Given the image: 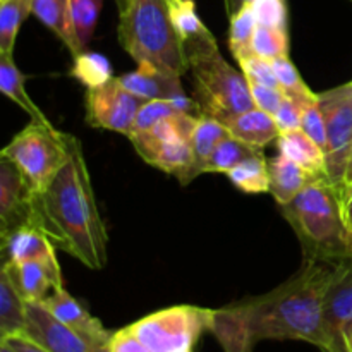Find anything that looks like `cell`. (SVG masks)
<instances>
[{
    "label": "cell",
    "instance_id": "1",
    "mask_svg": "<svg viewBox=\"0 0 352 352\" xmlns=\"http://www.w3.org/2000/svg\"><path fill=\"white\" fill-rule=\"evenodd\" d=\"M339 263L305 260L287 282L260 298L213 315L212 330L226 352H251L260 340H305L325 349L323 302Z\"/></svg>",
    "mask_w": 352,
    "mask_h": 352
},
{
    "label": "cell",
    "instance_id": "2",
    "mask_svg": "<svg viewBox=\"0 0 352 352\" xmlns=\"http://www.w3.org/2000/svg\"><path fill=\"white\" fill-rule=\"evenodd\" d=\"M67 160L45 191L31 198L30 226L55 250L71 254L91 270L107 265L109 234L96 206L91 179L78 138L65 133Z\"/></svg>",
    "mask_w": 352,
    "mask_h": 352
},
{
    "label": "cell",
    "instance_id": "3",
    "mask_svg": "<svg viewBox=\"0 0 352 352\" xmlns=\"http://www.w3.org/2000/svg\"><path fill=\"white\" fill-rule=\"evenodd\" d=\"M280 210L301 243L305 260H351L352 232L344 220L339 192L329 179L313 181Z\"/></svg>",
    "mask_w": 352,
    "mask_h": 352
},
{
    "label": "cell",
    "instance_id": "4",
    "mask_svg": "<svg viewBox=\"0 0 352 352\" xmlns=\"http://www.w3.org/2000/svg\"><path fill=\"white\" fill-rule=\"evenodd\" d=\"M119 41L138 64L146 62L177 76L189 69L170 0H120Z\"/></svg>",
    "mask_w": 352,
    "mask_h": 352
},
{
    "label": "cell",
    "instance_id": "5",
    "mask_svg": "<svg viewBox=\"0 0 352 352\" xmlns=\"http://www.w3.org/2000/svg\"><path fill=\"white\" fill-rule=\"evenodd\" d=\"M186 54L195 78V100L205 116L220 120L256 107L246 76L220 55L212 33L186 45Z\"/></svg>",
    "mask_w": 352,
    "mask_h": 352
},
{
    "label": "cell",
    "instance_id": "6",
    "mask_svg": "<svg viewBox=\"0 0 352 352\" xmlns=\"http://www.w3.org/2000/svg\"><path fill=\"white\" fill-rule=\"evenodd\" d=\"M0 157L9 158L33 195L45 191L67 160L65 133L31 122L10 140Z\"/></svg>",
    "mask_w": 352,
    "mask_h": 352
},
{
    "label": "cell",
    "instance_id": "7",
    "mask_svg": "<svg viewBox=\"0 0 352 352\" xmlns=\"http://www.w3.org/2000/svg\"><path fill=\"white\" fill-rule=\"evenodd\" d=\"M213 309L172 306L133 323L131 330L151 352L192 351L203 332L212 330Z\"/></svg>",
    "mask_w": 352,
    "mask_h": 352
},
{
    "label": "cell",
    "instance_id": "8",
    "mask_svg": "<svg viewBox=\"0 0 352 352\" xmlns=\"http://www.w3.org/2000/svg\"><path fill=\"white\" fill-rule=\"evenodd\" d=\"M327 129V179L340 195L352 151V81L318 95Z\"/></svg>",
    "mask_w": 352,
    "mask_h": 352
},
{
    "label": "cell",
    "instance_id": "9",
    "mask_svg": "<svg viewBox=\"0 0 352 352\" xmlns=\"http://www.w3.org/2000/svg\"><path fill=\"white\" fill-rule=\"evenodd\" d=\"M146 100L124 88L119 78L110 79L86 93V122L98 129L113 131L129 138L138 112Z\"/></svg>",
    "mask_w": 352,
    "mask_h": 352
},
{
    "label": "cell",
    "instance_id": "10",
    "mask_svg": "<svg viewBox=\"0 0 352 352\" xmlns=\"http://www.w3.org/2000/svg\"><path fill=\"white\" fill-rule=\"evenodd\" d=\"M327 346L323 352H351L352 336V258L340 261L323 302Z\"/></svg>",
    "mask_w": 352,
    "mask_h": 352
},
{
    "label": "cell",
    "instance_id": "11",
    "mask_svg": "<svg viewBox=\"0 0 352 352\" xmlns=\"http://www.w3.org/2000/svg\"><path fill=\"white\" fill-rule=\"evenodd\" d=\"M24 336L50 352H102L55 318L41 302L28 301V330Z\"/></svg>",
    "mask_w": 352,
    "mask_h": 352
},
{
    "label": "cell",
    "instance_id": "12",
    "mask_svg": "<svg viewBox=\"0 0 352 352\" xmlns=\"http://www.w3.org/2000/svg\"><path fill=\"white\" fill-rule=\"evenodd\" d=\"M2 270L9 275L19 294L30 302L43 305L55 291L64 289L60 267L55 256L23 263H2Z\"/></svg>",
    "mask_w": 352,
    "mask_h": 352
},
{
    "label": "cell",
    "instance_id": "13",
    "mask_svg": "<svg viewBox=\"0 0 352 352\" xmlns=\"http://www.w3.org/2000/svg\"><path fill=\"white\" fill-rule=\"evenodd\" d=\"M31 198L33 192L16 165L0 157V237L30 226Z\"/></svg>",
    "mask_w": 352,
    "mask_h": 352
},
{
    "label": "cell",
    "instance_id": "14",
    "mask_svg": "<svg viewBox=\"0 0 352 352\" xmlns=\"http://www.w3.org/2000/svg\"><path fill=\"white\" fill-rule=\"evenodd\" d=\"M129 140L146 164L175 175L182 186L191 182L189 174L192 167V148L189 138L175 136L164 141H151L141 136H131Z\"/></svg>",
    "mask_w": 352,
    "mask_h": 352
},
{
    "label": "cell",
    "instance_id": "15",
    "mask_svg": "<svg viewBox=\"0 0 352 352\" xmlns=\"http://www.w3.org/2000/svg\"><path fill=\"white\" fill-rule=\"evenodd\" d=\"M48 308V311L55 316L57 320H60L64 325H67L69 329L74 330L76 333L82 337V339L88 340L89 344L96 347L102 352H109L110 340H112L113 333H110L105 327L100 323V320H96L95 316L89 315L71 294H69L65 289H58L55 291L47 301L43 302Z\"/></svg>",
    "mask_w": 352,
    "mask_h": 352
},
{
    "label": "cell",
    "instance_id": "16",
    "mask_svg": "<svg viewBox=\"0 0 352 352\" xmlns=\"http://www.w3.org/2000/svg\"><path fill=\"white\" fill-rule=\"evenodd\" d=\"M124 88L144 100H174L186 95L181 85V76L172 74L151 64H138L133 72L120 76Z\"/></svg>",
    "mask_w": 352,
    "mask_h": 352
},
{
    "label": "cell",
    "instance_id": "17",
    "mask_svg": "<svg viewBox=\"0 0 352 352\" xmlns=\"http://www.w3.org/2000/svg\"><path fill=\"white\" fill-rule=\"evenodd\" d=\"M220 122L227 127V131L234 138L254 148H260V150H263L267 144H270L272 141L280 136L274 116L263 112L261 109H256V107L246 110V112L223 117V119H220Z\"/></svg>",
    "mask_w": 352,
    "mask_h": 352
},
{
    "label": "cell",
    "instance_id": "18",
    "mask_svg": "<svg viewBox=\"0 0 352 352\" xmlns=\"http://www.w3.org/2000/svg\"><path fill=\"white\" fill-rule=\"evenodd\" d=\"M268 172H270L268 192L280 206L289 205L306 186L320 179L280 153L268 160Z\"/></svg>",
    "mask_w": 352,
    "mask_h": 352
},
{
    "label": "cell",
    "instance_id": "19",
    "mask_svg": "<svg viewBox=\"0 0 352 352\" xmlns=\"http://www.w3.org/2000/svg\"><path fill=\"white\" fill-rule=\"evenodd\" d=\"M2 239L3 263H23L31 260H47L55 256L54 244L45 234L31 226L19 227Z\"/></svg>",
    "mask_w": 352,
    "mask_h": 352
},
{
    "label": "cell",
    "instance_id": "20",
    "mask_svg": "<svg viewBox=\"0 0 352 352\" xmlns=\"http://www.w3.org/2000/svg\"><path fill=\"white\" fill-rule=\"evenodd\" d=\"M278 153L287 157L299 167L311 172L316 177H327L325 151L302 129L291 131L277 138Z\"/></svg>",
    "mask_w": 352,
    "mask_h": 352
},
{
    "label": "cell",
    "instance_id": "21",
    "mask_svg": "<svg viewBox=\"0 0 352 352\" xmlns=\"http://www.w3.org/2000/svg\"><path fill=\"white\" fill-rule=\"evenodd\" d=\"M33 14L52 33L60 38L72 57L82 54L72 23L71 0H33Z\"/></svg>",
    "mask_w": 352,
    "mask_h": 352
},
{
    "label": "cell",
    "instance_id": "22",
    "mask_svg": "<svg viewBox=\"0 0 352 352\" xmlns=\"http://www.w3.org/2000/svg\"><path fill=\"white\" fill-rule=\"evenodd\" d=\"M28 330V301L0 270V339L24 336Z\"/></svg>",
    "mask_w": 352,
    "mask_h": 352
},
{
    "label": "cell",
    "instance_id": "23",
    "mask_svg": "<svg viewBox=\"0 0 352 352\" xmlns=\"http://www.w3.org/2000/svg\"><path fill=\"white\" fill-rule=\"evenodd\" d=\"M24 81H26V78L17 69L16 62H14V55L0 54V89H2L3 95L12 100L14 103H17L30 116L31 122L50 127V120L38 109V105L31 100V96L28 95L26 88H24Z\"/></svg>",
    "mask_w": 352,
    "mask_h": 352
},
{
    "label": "cell",
    "instance_id": "24",
    "mask_svg": "<svg viewBox=\"0 0 352 352\" xmlns=\"http://www.w3.org/2000/svg\"><path fill=\"white\" fill-rule=\"evenodd\" d=\"M230 136L227 127L223 126L220 120L213 119L210 116H201L196 122L195 131L191 134V148H192V167L189 179L191 182L195 181L198 175L205 174V164L213 153L220 141Z\"/></svg>",
    "mask_w": 352,
    "mask_h": 352
},
{
    "label": "cell",
    "instance_id": "25",
    "mask_svg": "<svg viewBox=\"0 0 352 352\" xmlns=\"http://www.w3.org/2000/svg\"><path fill=\"white\" fill-rule=\"evenodd\" d=\"M226 175L237 189L248 192V195H260V192L270 191L268 162L261 151L251 155L250 158L230 168Z\"/></svg>",
    "mask_w": 352,
    "mask_h": 352
},
{
    "label": "cell",
    "instance_id": "26",
    "mask_svg": "<svg viewBox=\"0 0 352 352\" xmlns=\"http://www.w3.org/2000/svg\"><path fill=\"white\" fill-rule=\"evenodd\" d=\"M33 14V0H0V54L12 55L24 19Z\"/></svg>",
    "mask_w": 352,
    "mask_h": 352
},
{
    "label": "cell",
    "instance_id": "27",
    "mask_svg": "<svg viewBox=\"0 0 352 352\" xmlns=\"http://www.w3.org/2000/svg\"><path fill=\"white\" fill-rule=\"evenodd\" d=\"M258 151H261L260 148L251 146V144L244 143V141L237 140V138L230 134L226 140L220 141L219 146L210 155V158L205 164V172L206 174H217V172L227 174L230 168H234L243 160L250 158L251 155L258 153Z\"/></svg>",
    "mask_w": 352,
    "mask_h": 352
},
{
    "label": "cell",
    "instance_id": "28",
    "mask_svg": "<svg viewBox=\"0 0 352 352\" xmlns=\"http://www.w3.org/2000/svg\"><path fill=\"white\" fill-rule=\"evenodd\" d=\"M256 26L258 21L256 16H254V10L253 7H251V3H248V6L243 7L236 16L230 17L229 48L237 62L243 60L248 55L254 54L253 36Z\"/></svg>",
    "mask_w": 352,
    "mask_h": 352
},
{
    "label": "cell",
    "instance_id": "29",
    "mask_svg": "<svg viewBox=\"0 0 352 352\" xmlns=\"http://www.w3.org/2000/svg\"><path fill=\"white\" fill-rule=\"evenodd\" d=\"M71 76L78 79L79 82H82L88 89L98 88V86L113 79L110 62L107 60V57H103L102 54H96V52H82L78 57H74Z\"/></svg>",
    "mask_w": 352,
    "mask_h": 352
},
{
    "label": "cell",
    "instance_id": "30",
    "mask_svg": "<svg viewBox=\"0 0 352 352\" xmlns=\"http://www.w3.org/2000/svg\"><path fill=\"white\" fill-rule=\"evenodd\" d=\"M170 9L174 26L177 30L184 47L188 43H192V41L212 33L203 24V21L199 19L195 0H170Z\"/></svg>",
    "mask_w": 352,
    "mask_h": 352
},
{
    "label": "cell",
    "instance_id": "31",
    "mask_svg": "<svg viewBox=\"0 0 352 352\" xmlns=\"http://www.w3.org/2000/svg\"><path fill=\"white\" fill-rule=\"evenodd\" d=\"M102 6L103 0H71L72 23H74L76 36L82 52H86L91 41Z\"/></svg>",
    "mask_w": 352,
    "mask_h": 352
},
{
    "label": "cell",
    "instance_id": "32",
    "mask_svg": "<svg viewBox=\"0 0 352 352\" xmlns=\"http://www.w3.org/2000/svg\"><path fill=\"white\" fill-rule=\"evenodd\" d=\"M301 109V129L322 148L323 151L327 150V129L325 120H323V113L320 110L318 95L316 93H308V95L301 96V98L294 100Z\"/></svg>",
    "mask_w": 352,
    "mask_h": 352
},
{
    "label": "cell",
    "instance_id": "33",
    "mask_svg": "<svg viewBox=\"0 0 352 352\" xmlns=\"http://www.w3.org/2000/svg\"><path fill=\"white\" fill-rule=\"evenodd\" d=\"M253 52L260 57L274 60L289 54V33L280 28H270L258 24L253 36Z\"/></svg>",
    "mask_w": 352,
    "mask_h": 352
},
{
    "label": "cell",
    "instance_id": "34",
    "mask_svg": "<svg viewBox=\"0 0 352 352\" xmlns=\"http://www.w3.org/2000/svg\"><path fill=\"white\" fill-rule=\"evenodd\" d=\"M272 62V67H274L275 76L278 79V85H280L282 91L287 96H291L292 100H298L301 96L311 93V89L306 86V82L302 81L301 76H299L298 69L292 64L291 58L285 55V57H277Z\"/></svg>",
    "mask_w": 352,
    "mask_h": 352
},
{
    "label": "cell",
    "instance_id": "35",
    "mask_svg": "<svg viewBox=\"0 0 352 352\" xmlns=\"http://www.w3.org/2000/svg\"><path fill=\"white\" fill-rule=\"evenodd\" d=\"M175 113H182V112H179V110L175 109L174 103H172L170 100H146L144 105L140 109V112H138L136 120H134L133 133L131 134L148 131L157 122L167 119V117L175 116Z\"/></svg>",
    "mask_w": 352,
    "mask_h": 352
},
{
    "label": "cell",
    "instance_id": "36",
    "mask_svg": "<svg viewBox=\"0 0 352 352\" xmlns=\"http://www.w3.org/2000/svg\"><path fill=\"white\" fill-rule=\"evenodd\" d=\"M251 7H253L258 24L287 30L289 9L285 0H253Z\"/></svg>",
    "mask_w": 352,
    "mask_h": 352
},
{
    "label": "cell",
    "instance_id": "37",
    "mask_svg": "<svg viewBox=\"0 0 352 352\" xmlns=\"http://www.w3.org/2000/svg\"><path fill=\"white\" fill-rule=\"evenodd\" d=\"M239 65L248 81L282 89L280 85H278L277 76L274 72V67H272V62L268 58L260 57L256 54H251L248 57H244L243 60H239Z\"/></svg>",
    "mask_w": 352,
    "mask_h": 352
},
{
    "label": "cell",
    "instance_id": "38",
    "mask_svg": "<svg viewBox=\"0 0 352 352\" xmlns=\"http://www.w3.org/2000/svg\"><path fill=\"white\" fill-rule=\"evenodd\" d=\"M275 124L280 134L291 133V131L301 129V109L298 103L284 93V100H282L280 107L274 116Z\"/></svg>",
    "mask_w": 352,
    "mask_h": 352
},
{
    "label": "cell",
    "instance_id": "39",
    "mask_svg": "<svg viewBox=\"0 0 352 352\" xmlns=\"http://www.w3.org/2000/svg\"><path fill=\"white\" fill-rule=\"evenodd\" d=\"M248 85H250V91L256 109H261L263 112L275 116L282 100H284V91L278 88H270V86H263L251 81H248Z\"/></svg>",
    "mask_w": 352,
    "mask_h": 352
},
{
    "label": "cell",
    "instance_id": "40",
    "mask_svg": "<svg viewBox=\"0 0 352 352\" xmlns=\"http://www.w3.org/2000/svg\"><path fill=\"white\" fill-rule=\"evenodd\" d=\"M109 352H151L134 336V332L131 330V327L126 329H120L117 332H113L112 340H110Z\"/></svg>",
    "mask_w": 352,
    "mask_h": 352
},
{
    "label": "cell",
    "instance_id": "41",
    "mask_svg": "<svg viewBox=\"0 0 352 352\" xmlns=\"http://www.w3.org/2000/svg\"><path fill=\"white\" fill-rule=\"evenodd\" d=\"M0 340L9 344V346L16 352H50L26 336H14V337H7V339H0Z\"/></svg>",
    "mask_w": 352,
    "mask_h": 352
},
{
    "label": "cell",
    "instance_id": "42",
    "mask_svg": "<svg viewBox=\"0 0 352 352\" xmlns=\"http://www.w3.org/2000/svg\"><path fill=\"white\" fill-rule=\"evenodd\" d=\"M340 205H342V215L346 220L347 229L352 232V186L340 192Z\"/></svg>",
    "mask_w": 352,
    "mask_h": 352
},
{
    "label": "cell",
    "instance_id": "43",
    "mask_svg": "<svg viewBox=\"0 0 352 352\" xmlns=\"http://www.w3.org/2000/svg\"><path fill=\"white\" fill-rule=\"evenodd\" d=\"M253 0H223V3H226V10H227V16H229V19L232 16H236L237 12H239L243 7H246L248 3H251Z\"/></svg>",
    "mask_w": 352,
    "mask_h": 352
},
{
    "label": "cell",
    "instance_id": "44",
    "mask_svg": "<svg viewBox=\"0 0 352 352\" xmlns=\"http://www.w3.org/2000/svg\"><path fill=\"white\" fill-rule=\"evenodd\" d=\"M349 186H352V151H351V157H349V164H347V170L346 175H344V186H342V191L347 189ZM340 191V192H342ZM340 196V195H339Z\"/></svg>",
    "mask_w": 352,
    "mask_h": 352
},
{
    "label": "cell",
    "instance_id": "45",
    "mask_svg": "<svg viewBox=\"0 0 352 352\" xmlns=\"http://www.w3.org/2000/svg\"><path fill=\"white\" fill-rule=\"evenodd\" d=\"M0 352H16V351H14L12 347H10L7 342H3V340H0Z\"/></svg>",
    "mask_w": 352,
    "mask_h": 352
},
{
    "label": "cell",
    "instance_id": "46",
    "mask_svg": "<svg viewBox=\"0 0 352 352\" xmlns=\"http://www.w3.org/2000/svg\"><path fill=\"white\" fill-rule=\"evenodd\" d=\"M349 349H351V352H352V336H351V340H349Z\"/></svg>",
    "mask_w": 352,
    "mask_h": 352
},
{
    "label": "cell",
    "instance_id": "47",
    "mask_svg": "<svg viewBox=\"0 0 352 352\" xmlns=\"http://www.w3.org/2000/svg\"><path fill=\"white\" fill-rule=\"evenodd\" d=\"M116 2H117V3H119V2H120V0H116Z\"/></svg>",
    "mask_w": 352,
    "mask_h": 352
},
{
    "label": "cell",
    "instance_id": "48",
    "mask_svg": "<svg viewBox=\"0 0 352 352\" xmlns=\"http://www.w3.org/2000/svg\"><path fill=\"white\" fill-rule=\"evenodd\" d=\"M184 352H192V351H184Z\"/></svg>",
    "mask_w": 352,
    "mask_h": 352
},
{
    "label": "cell",
    "instance_id": "49",
    "mask_svg": "<svg viewBox=\"0 0 352 352\" xmlns=\"http://www.w3.org/2000/svg\"><path fill=\"white\" fill-rule=\"evenodd\" d=\"M351 2H352V0H351Z\"/></svg>",
    "mask_w": 352,
    "mask_h": 352
}]
</instances>
